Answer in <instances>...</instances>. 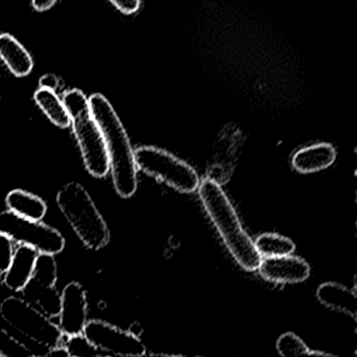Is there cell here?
I'll return each instance as SVG.
<instances>
[{
  "label": "cell",
  "mask_w": 357,
  "mask_h": 357,
  "mask_svg": "<svg viewBox=\"0 0 357 357\" xmlns=\"http://www.w3.org/2000/svg\"><path fill=\"white\" fill-rule=\"evenodd\" d=\"M36 353L0 327V357H30Z\"/></svg>",
  "instance_id": "obj_20"
},
{
  "label": "cell",
  "mask_w": 357,
  "mask_h": 357,
  "mask_svg": "<svg viewBox=\"0 0 357 357\" xmlns=\"http://www.w3.org/2000/svg\"><path fill=\"white\" fill-rule=\"evenodd\" d=\"M62 101L70 114L85 168L96 178L105 177L109 172V158L103 135L91 116L89 99L79 89H72L64 93Z\"/></svg>",
  "instance_id": "obj_4"
},
{
  "label": "cell",
  "mask_w": 357,
  "mask_h": 357,
  "mask_svg": "<svg viewBox=\"0 0 357 357\" xmlns=\"http://www.w3.org/2000/svg\"><path fill=\"white\" fill-rule=\"evenodd\" d=\"M258 269L263 279L278 284L302 283L310 275L308 263L291 255L265 258Z\"/></svg>",
  "instance_id": "obj_11"
},
{
  "label": "cell",
  "mask_w": 357,
  "mask_h": 357,
  "mask_svg": "<svg viewBox=\"0 0 357 357\" xmlns=\"http://www.w3.org/2000/svg\"><path fill=\"white\" fill-rule=\"evenodd\" d=\"M58 84H59V81H58L57 77L54 76V75H47V76L40 79V87H45V89L55 91Z\"/></svg>",
  "instance_id": "obj_24"
},
{
  "label": "cell",
  "mask_w": 357,
  "mask_h": 357,
  "mask_svg": "<svg viewBox=\"0 0 357 357\" xmlns=\"http://www.w3.org/2000/svg\"><path fill=\"white\" fill-rule=\"evenodd\" d=\"M70 356H100L105 355L98 350L93 344L89 342L82 334L68 336V340L63 344Z\"/></svg>",
  "instance_id": "obj_21"
},
{
  "label": "cell",
  "mask_w": 357,
  "mask_h": 357,
  "mask_svg": "<svg viewBox=\"0 0 357 357\" xmlns=\"http://www.w3.org/2000/svg\"><path fill=\"white\" fill-rule=\"evenodd\" d=\"M0 59L16 77L28 76L34 68L32 56L10 34L0 35Z\"/></svg>",
  "instance_id": "obj_15"
},
{
  "label": "cell",
  "mask_w": 357,
  "mask_h": 357,
  "mask_svg": "<svg viewBox=\"0 0 357 357\" xmlns=\"http://www.w3.org/2000/svg\"><path fill=\"white\" fill-rule=\"evenodd\" d=\"M0 233L9 236L16 243L35 248L39 254L55 256L66 248V239L59 231L9 210L0 212Z\"/></svg>",
  "instance_id": "obj_7"
},
{
  "label": "cell",
  "mask_w": 357,
  "mask_h": 357,
  "mask_svg": "<svg viewBox=\"0 0 357 357\" xmlns=\"http://www.w3.org/2000/svg\"><path fill=\"white\" fill-rule=\"evenodd\" d=\"M56 202L84 246L100 250L109 243V227L81 183L72 181L64 185L58 192Z\"/></svg>",
  "instance_id": "obj_3"
},
{
  "label": "cell",
  "mask_w": 357,
  "mask_h": 357,
  "mask_svg": "<svg viewBox=\"0 0 357 357\" xmlns=\"http://www.w3.org/2000/svg\"><path fill=\"white\" fill-rule=\"evenodd\" d=\"M110 3L125 15H132L141 8V0H109Z\"/></svg>",
  "instance_id": "obj_23"
},
{
  "label": "cell",
  "mask_w": 357,
  "mask_h": 357,
  "mask_svg": "<svg viewBox=\"0 0 357 357\" xmlns=\"http://www.w3.org/2000/svg\"><path fill=\"white\" fill-rule=\"evenodd\" d=\"M89 103L91 116L105 141L114 189L122 198L132 197L137 190V168L126 129L103 95L95 93Z\"/></svg>",
  "instance_id": "obj_1"
},
{
  "label": "cell",
  "mask_w": 357,
  "mask_h": 357,
  "mask_svg": "<svg viewBox=\"0 0 357 357\" xmlns=\"http://www.w3.org/2000/svg\"><path fill=\"white\" fill-rule=\"evenodd\" d=\"M86 291L78 282H70L62 290L58 327L66 336L82 334L87 323Z\"/></svg>",
  "instance_id": "obj_10"
},
{
  "label": "cell",
  "mask_w": 357,
  "mask_h": 357,
  "mask_svg": "<svg viewBox=\"0 0 357 357\" xmlns=\"http://www.w3.org/2000/svg\"><path fill=\"white\" fill-rule=\"evenodd\" d=\"M0 314L14 329L47 350L62 344L64 335L58 325L26 298H6L0 305Z\"/></svg>",
  "instance_id": "obj_6"
},
{
  "label": "cell",
  "mask_w": 357,
  "mask_h": 357,
  "mask_svg": "<svg viewBox=\"0 0 357 357\" xmlns=\"http://www.w3.org/2000/svg\"><path fill=\"white\" fill-rule=\"evenodd\" d=\"M47 355H49V356H70L63 344L49 350Z\"/></svg>",
  "instance_id": "obj_26"
},
{
  "label": "cell",
  "mask_w": 357,
  "mask_h": 357,
  "mask_svg": "<svg viewBox=\"0 0 357 357\" xmlns=\"http://www.w3.org/2000/svg\"><path fill=\"white\" fill-rule=\"evenodd\" d=\"M39 252L35 248L20 244L14 250L13 259L7 273L3 275V284L14 292H20L28 284L34 273Z\"/></svg>",
  "instance_id": "obj_12"
},
{
  "label": "cell",
  "mask_w": 357,
  "mask_h": 357,
  "mask_svg": "<svg viewBox=\"0 0 357 357\" xmlns=\"http://www.w3.org/2000/svg\"><path fill=\"white\" fill-rule=\"evenodd\" d=\"M57 280L58 267L54 255L38 254L32 278L20 292L24 294V298L47 317H58L61 294L56 288Z\"/></svg>",
  "instance_id": "obj_8"
},
{
  "label": "cell",
  "mask_w": 357,
  "mask_h": 357,
  "mask_svg": "<svg viewBox=\"0 0 357 357\" xmlns=\"http://www.w3.org/2000/svg\"><path fill=\"white\" fill-rule=\"evenodd\" d=\"M35 102L41 108L49 120L60 128H68L70 116L63 101L60 100L55 91L40 87L34 96Z\"/></svg>",
  "instance_id": "obj_17"
},
{
  "label": "cell",
  "mask_w": 357,
  "mask_h": 357,
  "mask_svg": "<svg viewBox=\"0 0 357 357\" xmlns=\"http://www.w3.org/2000/svg\"><path fill=\"white\" fill-rule=\"evenodd\" d=\"M58 0H32L33 7L36 11L43 12L51 9Z\"/></svg>",
  "instance_id": "obj_25"
},
{
  "label": "cell",
  "mask_w": 357,
  "mask_h": 357,
  "mask_svg": "<svg viewBox=\"0 0 357 357\" xmlns=\"http://www.w3.org/2000/svg\"><path fill=\"white\" fill-rule=\"evenodd\" d=\"M254 243L260 256L265 258L291 255L296 250V244L291 239L275 233L263 234Z\"/></svg>",
  "instance_id": "obj_18"
},
{
  "label": "cell",
  "mask_w": 357,
  "mask_h": 357,
  "mask_svg": "<svg viewBox=\"0 0 357 357\" xmlns=\"http://www.w3.org/2000/svg\"><path fill=\"white\" fill-rule=\"evenodd\" d=\"M199 197L213 225L236 262L248 271L258 269L262 257L240 222L233 204L217 181L211 178L200 183Z\"/></svg>",
  "instance_id": "obj_2"
},
{
  "label": "cell",
  "mask_w": 357,
  "mask_h": 357,
  "mask_svg": "<svg viewBox=\"0 0 357 357\" xmlns=\"http://www.w3.org/2000/svg\"><path fill=\"white\" fill-rule=\"evenodd\" d=\"M6 204L11 212L31 220H43L47 211L45 200L20 189L13 190L8 194Z\"/></svg>",
  "instance_id": "obj_16"
},
{
  "label": "cell",
  "mask_w": 357,
  "mask_h": 357,
  "mask_svg": "<svg viewBox=\"0 0 357 357\" xmlns=\"http://www.w3.org/2000/svg\"><path fill=\"white\" fill-rule=\"evenodd\" d=\"M277 350L279 354L284 357L302 356V355H309L310 353V350L303 342L302 338L292 332L282 334L278 338Z\"/></svg>",
  "instance_id": "obj_19"
},
{
  "label": "cell",
  "mask_w": 357,
  "mask_h": 357,
  "mask_svg": "<svg viewBox=\"0 0 357 357\" xmlns=\"http://www.w3.org/2000/svg\"><path fill=\"white\" fill-rule=\"evenodd\" d=\"M317 298L327 308L352 317L357 314V296L354 290L335 282L321 284L317 290Z\"/></svg>",
  "instance_id": "obj_14"
},
{
  "label": "cell",
  "mask_w": 357,
  "mask_h": 357,
  "mask_svg": "<svg viewBox=\"0 0 357 357\" xmlns=\"http://www.w3.org/2000/svg\"><path fill=\"white\" fill-rule=\"evenodd\" d=\"M14 250L13 240L9 236L0 233V275H5L9 269Z\"/></svg>",
  "instance_id": "obj_22"
},
{
  "label": "cell",
  "mask_w": 357,
  "mask_h": 357,
  "mask_svg": "<svg viewBox=\"0 0 357 357\" xmlns=\"http://www.w3.org/2000/svg\"><path fill=\"white\" fill-rule=\"evenodd\" d=\"M83 335L105 355L127 357L146 354L145 346L137 335L104 321H87Z\"/></svg>",
  "instance_id": "obj_9"
},
{
  "label": "cell",
  "mask_w": 357,
  "mask_h": 357,
  "mask_svg": "<svg viewBox=\"0 0 357 357\" xmlns=\"http://www.w3.org/2000/svg\"><path fill=\"white\" fill-rule=\"evenodd\" d=\"M335 160V148L331 144L319 143L298 150L292 156L291 165L298 172L309 174L329 168Z\"/></svg>",
  "instance_id": "obj_13"
},
{
  "label": "cell",
  "mask_w": 357,
  "mask_h": 357,
  "mask_svg": "<svg viewBox=\"0 0 357 357\" xmlns=\"http://www.w3.org/2000/svg\"><path fill=\"white\" fill-rule=\"evenodd\" d=\"M137 170L166 183L183 194L195 192L199 188V175L193 167L166 150L144 146L135 151Z\"/></svg>",
  "instance_id": "obj_5"
}]
</instances>
